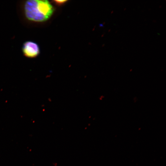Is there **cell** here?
Listing matches in <instances>:
<instances>
[{
	"instance_id": "cell-2",
	"label": "cell",
	"mask_w": 166,
	"mask_h": 166,
	"mask_svg": "<svg viewBox=\"0 0 166 166\" xmlns=\"http://www.w3.org/2000/svg\"><path fill=\"white\" fill-rule=\"evenodd\" d=\"M22 50L24 55L29 58L36 57L40 53L38 45L36 43L30 41L26 42L24 43Z\"/></svg>"
},
{
	"instance_id": "cell-3",
	"label": "cell",
	"mask_w": 166,
	"mask_h": 166,
	"mask_svg": "<svg viewBox=\"0 0 166 166\" xmlns=\"http://www.w3.org/2000/svg\"><path fill=\"white\" fill-rule=\"evenodd\" d=\"M66 0H54V1L57 5H61L65 3Z\"/></svg>"
},
{
	"instance_id": "cell-1",
	"label": "cell",
	"mask_w": 166,
	"mask_h": 166,
	"mask_svg": "<svg viewBox=\"0 0 166 166\" xmlns=\"http://www.w3.org/2000/svg\"><path fill=\"white\" fill-rule=\"evenodd\" d=\"M24 10L26 17L29 20L42 22L50 17L54 9L47 0H29L25 4Z\"/></svg>"
}]
</instances>
